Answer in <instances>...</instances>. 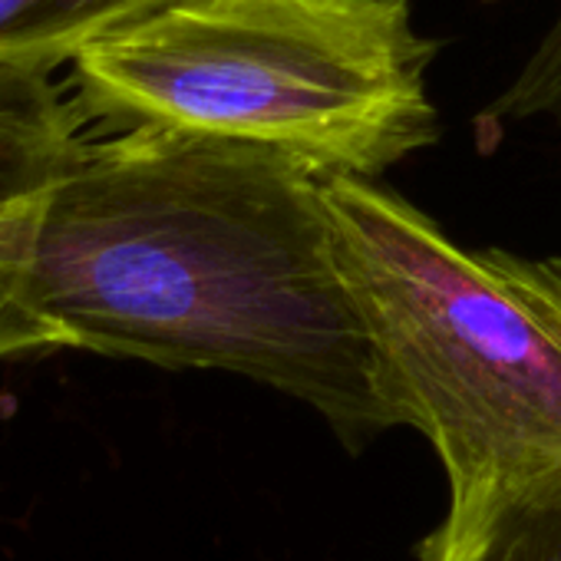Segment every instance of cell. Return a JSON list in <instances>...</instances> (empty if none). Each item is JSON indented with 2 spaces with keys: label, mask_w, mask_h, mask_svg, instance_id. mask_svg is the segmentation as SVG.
<instances>
[{
  "label": "cell",
  "mask_w": 561,
  "mask_h": 561,
  "mask_svg": "<svg viewBox=\"0 0 561 561\" xmlns=\"http://www.w3.org/2000/svg\"><path fill=\"white\" fill-rule=\"evenodd\" d=\"M11 337L14 360L87 351L254 380L354 453L397 426L324 175L254 142L159 126L90 139L24 234Z\"/></svg>",
  "instance_id": "cell-1"
},
{
  "label": "cell",
  "mask_w": 561,
  "mask_h": 561,
  "mask_svg": "<svg viewBox=\"0 0 561 561\" xmlns=\"http://www.w3.org/2000/svg\"><path fill=\"white\" fill-rule=\"evenodd\" d=\"M377 390L423 433L459 518L561 476V257L466 248L380 179L324 175Z\"/></svg>",
  "instance_id": "cell-2"
},
{
  "label": "cell",
  "mask_w": 561,
  "mask_h": 561,
  "mask_svg": "<svg viewBox=\"0 0 561 561\" xmlns=\"http://www.w3.org/2000/svg\"><path fill=\"white\" fill-rule=\"evenodd\" d=\"M439 41L410 0H179L73 64L87 116L254 142L380 179L439 139Z\"/></svg>",
  "instance_id": "cell-3"
},
{
  "label": "cell",
  "mask_w": 561,
  "mask_h": 561,
  "mask_svg": "<svg viewBox=\"0 0 561 561\" xmlns=\"http://www.w3.org/2000/svg\"><path fill=\"white\" fill-rule=\"evenodd\" d=\"M87 142V110L54 83V70L0 64V251L21 254L34 215Z\"/></svg>",
  "instance_id": "cell-4"
},
{
  "label": "cell",
  "mask_w": 561,
  "mask_h": 561,
  "mask_svg": "<svg viewBox=\"0 0 561 561\" xmlns=\"http://www.w3.org/2000/svg\"><path fill=\"white\" fill-rule=\"evenodd\" d=\"M423 561H561V476L499 492L420 545Z\"/></svg>",
  "instance_id": "cell-5"
},
{
  "label": "cell",
  "mask_w": 561,
  "mask_h": 561,
  "mask_svg": "<svg viewBox=\"0 0 561 561\" xmlns=\"http://www.w3.org/2000/svg\"><path fill=\"white\" fill-rule=\"evenodd\" d=\"M179 0H0V64L60 70Z\"/></svg>",
  "instance_id": "cell-6"
},
{
  "label": "cell",
  "mask_w": 561,
  "mask_h": 561,
  "mask_svg": "<svg viewBox=\"0 0 561 561\" xmlns=\"http://www.w3.org/2000/svg\"><path fill=\"white\" fill-rule=\"evenodd\" d=\"M551 119L561 126V14L551 31L541 37L535 54L525 60L518 77L505 87V93L482 116L485 123H528Z\"/></svg>",
  "instance_id": "cell-7"
},
{
  "label": "cell",
  "mask_w": 561,
  "mask_h": 561,
  "mask_svg": "<svg viewBox=\"0 0 561 561\" xmlns=\"http://www.w3.org/2000/svg\"><path fill=\"white\" fill-rule=\"evenodd\" d=\"M18 254L0 251V364L11 360V280H14Z\"/></svg>",
  "instance_id": "cell-8"
},
{
  "label": "cell",
  "mask_w": 561,
  "mask_h": 561,
  "mask_svg": "<svg viewBox=\"0 0 561 561\" xmlns=\"http://www.w3.org/2000/svg\"><path fill=\"white\" fill-rule=\"evenodd\" d=\"M482 4H499V0H482Z\"/></svg>",
  "instance_id": "cell-9"
}]
</instances>
